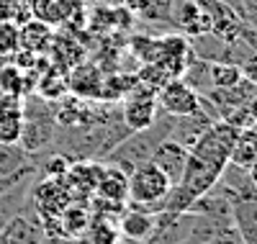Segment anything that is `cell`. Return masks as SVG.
<instances>
[{
  "instance_id": "cell-20",
  "label": "cell",
  "mask_w": 257,
  "mask_h": 244,
  "mask_svg": "<svg viewBox=\"0 0 257 244\" xmlns=\"http://www.w3.org/2000/svg\"><path fill=\"white\" fill-rule=\"evenodd\" d=\"M21 49V36H18V26L11 21L0 24V59H11L16 52Z\"/></svg>"
},
{
  "instance_id": "cell-9",
  "label": "cell",
  "mask_w": 257,
  "mask_h": 244,
  "mask_svg": "<svg viewBox=\"0 0 257 244\" xmlns=\"http://www.w3.org/2000/svg\"><path fill=\"white\" fill-rule=\"evenodd\" d=\"M24 131V98L0 93V144H18Z\"/></svg>"
},
{
  "instance_id": "cell-26",
  "label": "cell",
  "mask_w": 257,
  "mask_h": 244,
  "mask_svg": "<svg viewBox=\"0 0 257 244\" xmlns=\"http://www.w3.org/2000/svg\"><path fill=\"white\" fill-rule=\"evenodd\" d=\"M244 108H247V113H249L252 124H257V93H254V95L247 100V105H244Z\"/></svg>"
},
{
  "instance_id": "cell-3",
  "label": "cell",
  "mask_w": 257,
  "mask_h": 244,
  "mask_svg": "<svg viewBox=\"0 0 257 244\" xmlns=\"http://www.w3.org/2000/svg\"><path fill=\"white\" fill-rule=\"evenodd\" d=\"M170 190H173V183L167 180V175L152 162H144L128 175L126 206L157 216L165 211V198L170 195Z\"/></svg>"
},
{
  "instance_id": "cell-21",
  "label": "cell",
  "mask_w": 257,
  "mask_h": 244,
  "mask_svg": "<svg viewBox=\"0 0 257 244\" xmlns=\"http://www.w3.org/2000/svg\"><path fill=\"white\" fill-rule=\"evenodd\" d=\"M203 244H244V241H242L239 231L234 229V224H229V226H221L216 234H211Z\"/></svg>"
},
{
  "instance_id": "cell-27",
  "label": "cell",
  "mask_w": 257,
  "mask_h": 244,
  "mask_svg": "<svg viewBox=\"0 0 257 244\" xmlns=\"http://www.w3.org/2000/svg\"><path fill=\"white\" fill-rule=\"evenodd\" d=\"M44 244H77L75 239H62V236H47Z\"/></svg>"
},
{
  "instance_id": "cell-14",
  "label": "cell",
  "mask_w": 257,
  "mask_h": 244,
  "mask_svg": "<svg viewBox=\"0 0 257 244\" xmlns=\"http://www.w3.org/2000/svg\"><path fill=\"white\" fill-rule=\"evenodd\" d=\"M31 165L39 167L36 154H29L21 144H0V177L16 175Z\"/></svg>"
},
{
  "instance_id": "cell-12",
  "label": "cell",
  "mask_w": 257,
  "mask_h": 244,
  "mask_svg": "<svg viewBox=\"0 0 257 244\" xmlns=\"http://www.w3.org/2000/svg\"><path fill=\"white\" fill-rule=\"evenodd\" d=\"M123 208H126V211H121V216H118V221H116L121 239L147 241L149 236H152V231H155L157 216L144 213V211H134V208H128V206H123Z\"/></svg>"
},
{
  "instance_id": "cell-16",
  "label": "cell",
  "mask_w": 257,
  "mask_h": 244,
  "mask_svg": "<svg viewBox=\"0 0 257 244\" xmlns=\"http://www.w3.org/2000/svg\"><path fill=\"white\" fill-rule=\"evenodd\" d=\"M31 90H34V85H31L29 72L18 70L13 62H6L3 67H0V93H3V95H18V98H24Z\"/></svg>"
},
{
  "instance_id": "cell-25",
  "label": "cell",
  "mask_w": 257,
  "mask_h": 244,
  "mask_svg": "<svg viewBox=\"0 0 257 244\" xmlns=\"http://www.w3.org/2000/svg\"><path fill=\"white\" fill-rule=\"evenodd\" d=\"M21 3H24V0H0V24H3V21H11L13 24Z\"/></svg>"
},
{
  "instance_id": "cell-28",
  "label": "cell",
  "mask_w": 257,
  "mask_h": 244,
  "mask_svg": "<svg viewBox=\"0 0 257 244\" xmlns=\"http://www.w3.org/2000/svg\"><path fill=\"white\" fill-rule=\"evenodd\" d=\"M247 172H249V180H252V185H254V190H257V160H254V165H252Z\"/></svg>"
},
{
  "instance_id": "cell-4",
  "label": "cell",
  "mask_w": 257,
  "mask_h": 244,
  "mask_svg": "<svg viewBox=\"0 0 257 244\" xmlns=\"http://www.w3.org/2000/svg\"><path fill=\"white\" fill-rule=\"evenodd\" d=\"M157 113H160L157 93L137 80L134 90L121 100V124L134 134V131H144V129L152 126Z\"/></svg>"
},
{
  "instance_id": "cell-8",
  "label": "cell",
  "mask_w": 257,
  "mask_h": 244,
  "mask_svg": "<svg viewBox=\"0 0 257 244\" xmlns=\"http://www.w3.org/2000/svg\"><path fill=\"white\" fill-rule=\"evenodd\" d=\"M26 3L31 8V18L47 26L70 24L75 13L82 8L80 0H26Z\"/></svg>"
},
{
  "instance_id": "cell-19",
  "label": "cell",
  "mask_w": 257,
  "mask_h": 244,
  "mask_svg": "<svg viewBox=\"0 0 257 244\" xmlns=\"http://www.w3.org/2000/svg\"><path fill=\"white\" fill-rule=\"evenodd\" d=\"M208 75H211V90L213 87H231L242 80L239 64L234 62H211Z\"/></svg>"
},
{
  "instance_id": "cell-2",
  "label": "cell",
  "mask_w": 257,
  "mask_h": 244,
  "mask_svg": "<svg viewBox=\"0 0 257 244\" xmlns=\"http://www.w3.org/2000/svg\"><path fill=\"white\" fill-rule=\"evenodd\" d=\"M173 126H175V116H167V113H162V110H160L155 124L149 126V129L128 134L118 147H113L108 154H105V165H113L123 175H132L139 165L149 162V157H152V152H155V147L160 142L170 139Z\"/></svg>"
},
{
  "instance_id": "cell-6",
  "label": "cell",
  "mask_w": 257,
  "mask_h": 244,
  "mask_svg": "<svg viewBox=\"0 0 257 244\" xmlns=\"http://www.w3.org/2000/svg\"><path fill=\"white\" fill-rule=\"evenodd\" d=\"M6 234V244H44V226H41V218L31 206V198H26L24 213L16 216L11 224L3 229Z\"/></svg>"
},
{
  "instance_id": "cell-17",
  "label": "cell",
  "mask_w": 257,
  "mask_h": 244,
  "mask_svg": "<svg viewBox=\"0 0 257 244\" xmlns=\"http://www.w3.org/2000/svg\"><path fill=\"white\" fill-rule=\"evenodd\" d=\"M254 160H257V144L249 139V134L242 129L237 142H234V147H231V152H229V165L249 170L254 165Z\"/></svg>"
},
{
  "instance_id": "cell-23",
  "label": "cell",
  "mask_w": 257,
  "mask_h": 244,
  "mask_svg": "<svg viewBox=\"0 0 257 244\" xmlns=\"http://www.w3.org/2000/svg\"><path fill=\"white\" fill-rule=\"evenodd\" d=\"M31 175H39V167H26V170H21V172H16V175H8V177H0V193L3 190H8L11 185H16V183H21V180H26V177H31Z\"/></svg>"
},
{
  "instance_id": "cell-1",
  "label": "cell",
  "mask_w": 257,
  "mask_h": 244,
  "mask_svg": "<svg viewBox=\"0 0 257 244\" xmlns=\"http://www.w3.org/2000/svg\"><path fill=\"white\" fill-rule=\"evenodd\" d=\"M239 137V129L226 121H213L201 139L188 149L185 170L178 185L165 198V211H188L190 203L208 193L229 165V152Z\"/></svg>"
},
{
  "instance_id": "cell-11",
  "label": "cell",
  "mask_w": 257,
  "mask_h": 244,
  "mask_svg": "<svg viewBox=\"0 0 257 244\" xmlns=\"http://www.w3.org/2000/svg\"><path fill=\"white\" fill-rule=\"evenodd\" d=\"M34 180H36V175H31L26 180H21V183H16L8 190L0 193V231H3L16 216L24 213V206H26V198L31 193Z\"/></svg>"
},
{
  "instance_id": "cell-15",
  "label": "cell",
  "mask_w": 257,
  "mask_h": 244,
  "mask_svg": "<svg viewBox=\"0 0 257 244\" xmlns=\"http://www.w3.org/2000/svg\"><path fill=\"white\" fill-rule=\"evenodd\" d=\"M18 36H21V49L26 52H34V54H41L49 44H52V26L41 24V21H29L18 29Z\"/></svg>"
},
{
  "instance_id": "cell-24",
  "label": "cell",
  "mask_w": 257,
  "mask_h": 244,
  "mask_svg": "<svg viewBox=\"0 0 257 244\" xmlns=\"http://www.w3.org/2000/svg\"><path fill=\"white\" fill-rule=\"evenodd\" d=\"M244 26H257V0H239Z\"/></svg>"
},
{
  "instance_id": "cell-5",
  "label": "cell",
  "mask_w": 257,
  "mask_h": 244,
  "mask_svg": "<svg viewBox=\"0 0 257 244\" xmlns=\"http://www.w3.org/2000/svg\"><path fill=\"white\" fill-rule=\"evenodd\" d=\"M157 108L175 118L190 116L201 108V95L190 85H185L180 77H175V80H167L157 90Z\"/></svg>"
},
{
  "instance_id": "cell-13",
  "label": "cell",
  "mask_w": 257,
  "mask_h": 244,
  "mask_svg": "<svg viewBox=\"0 0 257 244\" xmlns=\"http://www.w3.org/2000/svg\"><path fill=\"white\" fill-rule=\"evenodd\" d=\"M95 195L103 198V201H113V203H123L126 206L128 175H123L113 165H103L100 177H98V185H95Z\"/></svg>"
},
{
  "instance_id": "cell-7",
  "label": "cell",
  "mask_w": 257,
  "mask_h": 244,
  "mask_svg": "<svg viewBox=\"0 0 257 244\" xmlns=\"http://www.w3.org/2000/svg\"><path fill=\"white\" fill-rule=\"evenodd\" d=\"M185 160H188V147L178 144L175 139H165L155 147L152 152V157H149V162H152L155 167H160L165 175H167V180L173 183V188L178 185L180 180V175L185 170Z\"/></svg>"
},
{
  "instance_id": "cell-22",
  "label": "cell",
  "mask_w": 257,
  "mask_h": 244,
  "mask_svg": "<svg viewBox=\"0 0 257 244\" xmlns=\"http://www.w3.org/2000/svg\"><path fill=\"white\" fill-rule=\"evenodd\" d=\"M239 72H242L244 80H249V82L257 85V52H249V54L239 62Z\"/></svg>"
},
{
  "instance_id": "cell-18",
  "label": "cell",
  "mask_w": 257,
  "mask_h": 244,
  "mask_svg": "<svg viewBox=\"0 0 257 244\" xmlns=\"http://www.w3.org/2000/svg\"><path fill=\"white\" fill-rule=\"evenodd\" d=\"M208 67H211V62H203V59H196L193 64H188L185 72H183V82L190 85L193 90H196L198 95H206L211 90V75H208Z\"/></svg>"
},
{
  "instance_id": "cell-30",
  "label": "cell",
  "mask_w": 257,
  "mask_h": 244,
  "mask_svg": "<svg viewBox=\"0 0 257 244\" xmlns=\"http://www.w3.org/2000/svg\"><path fill=\"white\" fill-rule=\"evenodd\" d=\"M0 244H6V234L3 231H0Z\"/></svg>"
},
{
  "instance_id": "cell-10",
  "label": "cell",
  "mask_w": 257,
  "mask_h": 244,
  "mask_svg": "<svg viewBox=\"0 0 257 244\" xmlns=\"http://www.w3.org/2000/svg\"><path fill=\"white\" fill-rule=\"evenodd\" d=\"M103 77L105 75L90 62L88 64H75L70 77H67V87L72 90V95L80 98V100H98Z\"/></svg>"
},
{
  "instance_id": "cell-29",
  "label": "cell",
  "mask_w": 257,
  "mask_h": 244,
  "mask_svg": "<svg viewBox=\"0 0 257 244\" xmlns=\"http://www.w3.org/2000/svg\"><path fill=\"white\" fill-rule=\"evenodd\" d=\"M244 131H247V134H249V139H252V142L257 144V124H252V126H247Z\"/></svg>"
}]
</instances>
